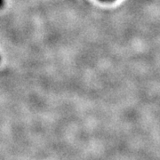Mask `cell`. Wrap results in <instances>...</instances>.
<instances>
[{
  "mask_svg": "<svg viewBox=\"0 0 160 160\" xmlns=\"http://www.w3.org/2000/svg\"><path fill=\"white\" fill-rule=\"evenodd\" d=\"M102 1H103V2H113L115 0H102Z\"/></svg>",
  "mask_w": 160,
  "mask_h": 160,
  "instance_id": "6da1fadb",
  "label": "cell"
}]
</instances>
